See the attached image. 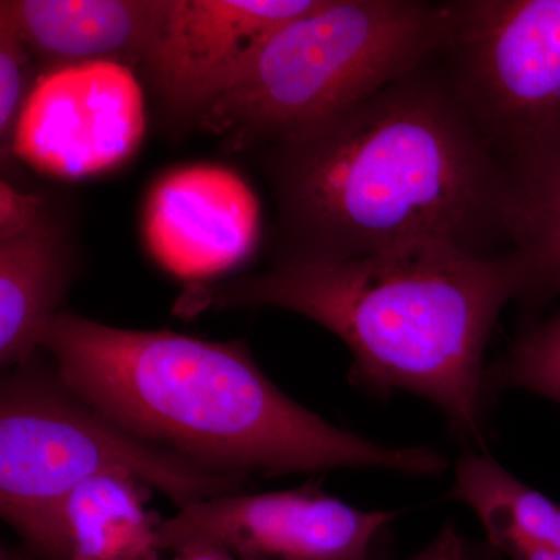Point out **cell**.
Returning a JSON list of instances; mask_svg holds the SVG:
<instances>
[{"instance_id": "ba28073f", "label": "cell", "mask_w": 560, "mask_h": 560, "mask_svg": "<svg viewBox=\"0 0 560 560\" xmlns=\"http://www.w3.org/2000/svg\"><path fill=\"white\" fill-rule=\"evenodd\" d=\"M145 132L135 73L113 61L51 68L33 81L11 150L40 172L84 178L117 167Z\"/></svg>"}, {"instance_id": "9c48e42d", "label": "cell", "mask_w": 560, "mask_h": 560, "mask_svg": "<svg viewBox=\"0 0 560 560\" xmlns=\"http://www.w3.org/2000/svg\"><path fill=\"white\" fill-rule=\"evenodd\" d=\"M320 0H164L142 62L165 105L195 117L230 90L272 33Z\"/></svg>"}, {"instance_id": "7c38bea8", "label": "cell", "mask_w": 560, "mask_h": 560, "mask_svg": "<svg viewBox=\"0 0 560 560\" xmlns=\"http://www.w3.org/2000/svg\"><path fill=\"white\" fill-rule=\"evenodd\" d=\"M164 0H3L33 57L49 68L142 62Z\"/></svg>"}, {"instance_id": "7a4b0ae2", "label": "cell", "mask_w": 560, "mask_h": 560, "mask_svg": "<svg viewBox=\"0 0 560 560\" xmlns=\"http://www.w3.org/2000/svg\"><path fill=\"white\" fill-rule=\"evenodd\" d=\"M62 381L136 436L249 481L342 469L440 477L442 453L340 429L291 399L242 341L108 326L62 311L40 340Z\"/></svg>"}, {"instance_id": "4fadbf2b", "label": "cell", "mask_w": 560, "mask_h": 560, "mask_svg": "<svg viewBox=\"0 0 560 560\" xmlns=\"http://www.w3.org/2000/svg\"><path fill=\"white\" fill-rule=\"evenodd\" d=\"M72 254L54 220L0 242V364L21 366L40 352L44 331L72 282Z\"/></svg>"}, {"instance_id": "e0dca14e", "label": "cell", "mask_w": 560, "mask_h": 560, "mask_svg": "<svg viewBox=\"0 0 560 560\" xmlns=\"http://www.w3.org/2000/svg\"><path fill=\"white\" fill-rule=\"evenodd\" d=\"M32 51L9 18L0 14V138H13L22 106L31 94Z\"/></svg>"}, {"instance_id": "6da1fadb", "label": "cell", "mask_w": 560, "mask_h": 560, "mask_svg": "<svg viewBox=\"0 0 560 560\" xmlns=\"http://www.w3.org/2000/svg\"><path fill=\"white\" fill-rule=\"evenodd\" d=\"M285 254L511 250L514 186L434 57L304 138L272 147Z\"/></svg>"}, {"instance_id": "9a60e30c", "label": "cell", "mask_w": 560, "mask_h": 560, "mask_svg": "<svg viewBox=\"0 0 560 560\" xmlns=\"http://www.w3.org/2000/svg\"><path fill=\"white\" fill-rule=\"evenodd\" d=\"M514 186L511 253L521 265V300L560 298V124L506 156Z\"/></svg>"}, {"instance_id": "d6986e66", "label": "cell", "mask_w": 560, "mask_h": 560, "mask_svg": "<svg viewBox=\"0 0 560 560\" xmlns=\"http://www.w3.org/2000/svg\"><path fill=\"white\" fill-rule=\"evenodd\" d=\"M404 560H475V541L467 539L456 523L445 522L430 544Z\"/></svg>"}, {"instance_id": "52a82bcc", "label": "cell", "mask_w": 560, "mask_h": 560, "mask_svg": "<svg viewBox=\"0 0 560 560\" xmlns=\"http://www.w3.org/2000/svg\"><path fill=\"white\" fill-rule=\"evenodd\" d=\"M400 512L364 511L311 480L300 488L210 497L161 522L162 551L217 545L238 560H381Z\"/></svg>"}, {"instance_id": "277c9868", "label": "cell", "mask_w": 560, "mask_h": 560, "mask_svg": "<svg viewBox=\"0 0 560 560\" xmlns=\"http://www.w3.org/2000/svg\"><path fill=\"white\" fill-rule=\"evenodd\" d=\"M448 14V2L320 0L195 120L231 150L304 138L430 61Z\"/></svg>"}, {"instance_id": "2e32d148", "label": "cell", "mask_w": 560, "mask_h": 560, "mask_svg": "<svg viewBox=\"0 0 560 560\" xmlns=\"http://www.w3.org/2000/svg\"><path fill=\"white\" fill-rule=\"evenodd\" d=\"M510 389L536 394L560 407V307L523 331L486 371L489 397Z\"/></svg>"}, {"instance_id": "5bb4252c", "label": "cell", "mask_w": 560, "mask_h": 560, "mask_svg": "<svg viewBox=\"0 0 560 560\" xmlns=\"http://www.w3.org/2000/svg\"><path fill=\"white\" fill-rule=\"evenodd\" d=\"M448 499L474 512L506 560H560V503L530 488L488 452L458 459Z\"/></svg>"}, {"instance_id": "ac0fdd59", "label": "cell", "mask_w": 560, "mask_h": 560, "mask_svg": "<svg viewBox=\"0 0 560 560\" xmlns=\"http://www.w3.org/2000/svg\"><path fill=\"white\" fill-rule=\"evenodd\" d=\"M43 201L35 195L0 183V242L11 241L32 230L43 217Z\"/></svg>"}, {"instance_id": "30bf717a", "label": "cell", "mask_w": 560, "mask_h": 560, "mask_svg": "<svg viewBox=\"0 0 560 560\" xmlns=\"http://www.w3.org/2000/svg\"><path fill=\"white\" fill-rule=\"evenodd\" d=\"M260 210L256 195L230 168L189 165L162 176L143 212L151 256L189 285L248 259L256 248Z\"/></svg>"}, {"instance_id": "5b68a950", "label": "cell", "mask_w": 560, "mask_h": 560, "mask_svg": "<svg viewBox=\"0 0 560 560\" xmlns=\"http://www.w3.org/2000/svg\"><path fill=\"white\" fill-rule=\"evenodd\" d=\"M124 471L178 510L246 480L217 474L136 436L62 381L38 357L7 370L0 383V514L24 545L66 495L102 474Z\"/></svg>"}, {"instance_id": "8992f818", "label": "cell", "mask_w": 560, "mask_h": 560, "mask_svg": "<svg viewBox=\"0 0 560 560\" xmlns=\"http://www.w3.org/2000/svg\"><path fill=\"white\" fill-rule=\"evenodd\" d=\"M448 10L434 57L482 136L506 160L560 124V0H456Z\"/></svg>"}, {"instance_id": "7402d4cb", "label": "cell", "mask_w": 560, "mask_h": 560, "mask_svg": "<svg viewBox=\"0 0 560 560\" xmlns=\"http://www.w3.org/2000/svg\"><path fill=\"white\" fill-rule=\"evenodd\" d=\"M0 560H36L31 552L16 550V548H2Z\"/></svg>"}, {"instance_id": "44dd1931", "label": "cell", "mask_w": 560, "mask_h": 560, "mask_svg": "<svg viewBox=\"0 0 560 560\" xmlns=\"http://www.w3.org/2000/svg\"><path fill=\"white\" fill-rule=\"evenodd\" d=\"M475 560H506L503 556L499 555L488 541L475 544Z\"/></svg>"}, {"instance_id": "3957f363", "label": "cell", "mask_w": 560, "mask_h": 560, "mask_svg": "<svg viewBox=\"0 0 560 560\" xmlns=\"http://www.w3.org/2000/svg\"><path fill=\"white\" fill-rule=\"evenodd\" d=\"M514 254L477 256L416 248L353 259H279L230 282L189 285L179 313L271 307L296 313L340 338L353 385L433 404L453 433L486 451V349L508 302L521 300Z\"/></svg>"}, {"instance_id": "8fae6325", "label": "cell", "mask_w": 560, "mask_h": 560, "mask_svg": "<svg viewBox=\"0 0 560 560\" xmlns=\"http://www.w3.org/2000/svg\"><path fill=\"white\" fill-rule=\"evenodd\" d=\"M151 492L131 474L97 475L70 490L24 550L36 560H161Z\"/></svg>"}, {"instance_id": "ffe728a7", "label": "cell", "mask_w": 560, "mask_h": 560, "mask_svg": "<svg viewBox=\"0 0 560 560\" xmlns=\"http://www.w3.org/2000/svg\"><path fill=\"white\" fill-rule=\"evenodd\" d=\"M173 560H238L232 552L217 545L197 544L173 552Z\"/></svg>"}]
</instances>
